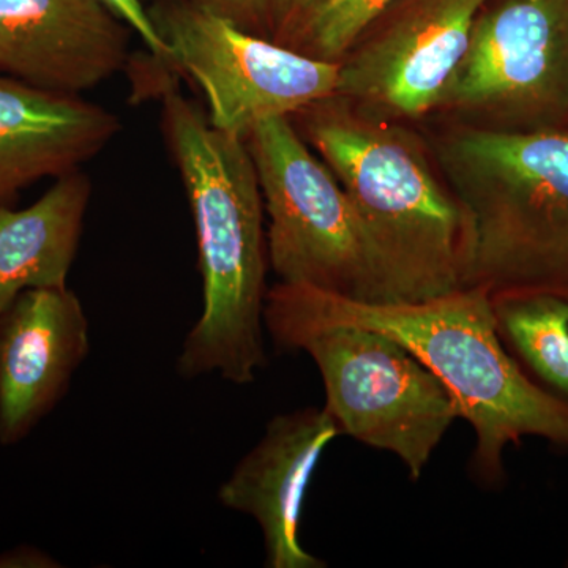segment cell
Here are the masks:
<instances>
[{"label":"cell","mask_w":568,"mask_h":568,"mask_svg":"<svg viewBox=\"0 0 568 568\" xmlns=\"http://www.w3.org/2000/svg\"><path fill=\"white\" fill-rule=\"evenodd\" d=\"M335 324L390 336L440 381L458 418L476 433L473 470L485 484L504 480V452L521 446L525 437L568 450V399L536 386L506 353L485 287L422 302L353 301L306 284L268 287L264 327L272 339Z\"/></svg>","instance_id":"cell-1"},{"label":"cell","mask_w":568,"mask_h":568,"mask_svg":"<svg viewBox=\"0 0 568 568\" xmlns=\"http://www.w3.org/2000/svg\"><path fill=\"white\" fill-rule=\"evenodd\" d=\"M162 132L196 227L203 315L186 334L179 375L219 373L248 386L264 368L267 227L260 179L245 138L215 129L163 71Z\"/></svg>","instance_id":"cell-2"},{"label":"cell","mask_w":568,"mask_h":568,"mask_svg":"<svg viewBox=\"0 0 568 568\" xmlns=\"http://www.w3.org/2000/svg\"><path fill=\"white\" fill-rule=\"evenodd\" d=\"M291 121L345 190L364 231L379 302H422L462 290L470 224L428 144L402 122L335 95Z\"/></svg>","instance_id":"cell-3"},{"label":"cell","mask_w":568,"mask_h":568,"mask_svg":"<svg viewBox=\"0 0 568 568\" xmlns=\"http://www.w3.org/2000/svg\"><path fill=\"white\" fill-rule=\"evenodd\" d=\"M428 148L469 219L465 287L568 301V132L450 122Z\"/></svg>","instance_id":"cell-4"},{"label":"cell","mask_w":568,"mask_h":568,"mask_svg":"<svg viewBox=\"0 0 568 568\" xmlns=\"http://www.w3.org/2000/svg\"><path fill=\"white\" fill-rule=\"evenodd\" d=\"M274 343L313 358L323 377L324 407L342 435L394 454L420 480L458 414L446 387L416 355L381 332L343 324L301 328Z\"/></svg>","instance_id":"cell-5"},{"label":"cell","mask_w":568,"mask_h":568,"mask_svg":"<svg viewBox=\"0 0 568 568\" xmlns=\"http://www.w3.org/2000/svg\"><path fill=\"white\" fill-rule=\"evenodd\" d=\"M245 141L263 193L268 265L280 282L379 302L354 205L291 118L257 123Z\"/></svg>","instance_id":"cell-6"},{"label":"cell","mask_w":568,"mask_h":568,"mask_svg":"<svg viewBox=\"0 0 568 568\" xmlns=\"http://www.w3.org/2000/svg\"><path fill=\"white\" fill-rule=\"evenodd\" d=\"M149 14L170 48V67L200 85L209 121L222 132L245 138L257 123L336 95L339 63L248 31L204 0H164Z\"/></svg>","instance_id":"cell-7"},{"label":"cell","mask_w":568,"mask_h":568,"mask_svg":"<svg viewBox=\"0 0 568 568\" xmlns=\"http://www.w3.org/2000/svg\"><path fill=\"white\" fill-rule=\"evenodd\" d=\"M435 112L500 132L558 129L568 115V0H489Z\"/></svg>","instance_id":"cell-8"},{"label":"cell","mask_w":568,"mask_h":568,"mask_svg":"<svg viewBox=\"0 0 568 568\" xmlns=\"http://www.w3.org/2000/svg\"><path fill=\"white\" fill-rule=\"evenodd\" d=\"M489 0H395L339 61L336 95L386 121L433 114Z\"/></svg>","instance_id":"cell-9"},{"label":"cell","mask_w":568,"mask_h":568,"mask_svg":"<svg viewBox=\"0 0 568 568\" xmlns=\"http://www.w3.org/2000/svg\"><path fill=\"white\" fill-rule=\"evenodd\" d=\"M132 32L102 0H0V73L81 95L130 65Z\"/></svg>","instance_id":"cell-10"},{"label":"cell","mask_w":568,"mask_h":568,"mask_svg":"<svg viewBox=\"0 0 568 568\" xmlns=\"http://www.w3.org/2000/svg\"><path fill=\"white\" fill-rule=\"evenodd\" d=\"M89 349L88 316L69 287L11 302L0 315V446H17L50 416Z\"/></svg>","instance_id":"cell-11"},{"label":"cell","mask_w":568,"mask_h":568,"mask_svg":"<svg viewBox=\"0 0 568 568\" xmlns=\"http://www.w3.org/2000/svg\"><path fill=\"white\" fill-rule=\"evenodd\" d=\"M342 436L325 407L278 414L219 489L224 507L260 526L267 568H325L298 541L306 491L325 448Z\"/></svg>","instance_id":"cell-12"},{"label":"cell","mask_w":568,"mask_h":568,"mask_svg":"<svg viewBox=\"0 0 568 568\" xmlns=\"http://www.w3.org/2000/svg\"><path fill=\"white\" fill-rule=\"evenodd\" d=\"M121 129L114 112L81 95L0 73V205L14 207L33 183L80 171Z\"/></svg>","instance_id":"cell-13"},{"label":"cell","mask_w":568,"mask_h":568,"mask_svg":"<svg viewBox=\"0 0 568 568\" xmlns=\"http://www.w3.org/2000/svg\"><path fill=\"white\" fill-rule=\"evenodd\" d=\"M91 196L80 170L54 179L29 207L0 205V315L24 291L67 286Z\"/></svg>","instance_id":"cell-14"},{"label":"cell","mask_w":568,"mask_h":568,"mask_svg":"<svg viewBox=\"0 0 568 568\" xmlns=\"http://www.w3.org/2000/svg\"><path fill=\"white\" fill-rule=\"evenodd\" d=\"M500 335L549 386L568 399V301L549 294L493 301Z\"/></svg>","instance_id":"cell-15"},{"label":"cell","mask_w":568,"mask_h":568,"mask_svg":"<svg viewBox=\"0 0 568 568\" xmlns=\"http://www.w3.org/2000/svg\"><path fill=\"white\" fill-rule=\"evenodd\" d=\"M395 0H324L275 43L325 62L343 61Z\"/></svg>","instance_id":"cell-16"},{"label":"cell","mask_w":568,"mask_h":568,"mask_svg":"<svg viewBox=\"0 0 568 568\" xmlns=\"http://www.w3.org/2000/svg\"><path fill=\"white\" fill-rule=\"evenodd\" d=\"M122 21L140 36L152 58L156 62L170 67V48L166 47L155 24H153L149 10L141 0H102Z\"/></svg>","instance_id":"cell-17"},{"label":"cell","mask_w":568,"mask_h":568,"mask_svg":"<svg viewBox=\"0 0 568 568\" xmlns=\"http://www.w3.org/2000/svg\"><path fill=\"white\" fill-rule=\"evenodd\" d=\"M204 2L248 31L253 28H264L267 31L268 14L274 0H204Z\"/></svg>","instance_id":"cell-18"},{"label":"cell","mask_w":568,"mask_h":568,"mask_svg":"<svg viewBox=\"0 0 568 568\" xmlns=\"http://www.w3.org/2000/svg\"><path fill=\"white\" fill-rule=\"evenodd\" d=\"M324 0H274L267 22V39L278 40Z\"/></svg>","instance_id":"cell-19"},{"label":"cell","mask_w":568,"mask_h":568,"mask_svg":"<svg viewBox=\"0 0 568 568\" xmlns=\"http://www.w3.org/2000/svg\"><path fill=\"white\" fill-rule=\"evenodd\" d=\"M22 562L31 564V567H50L51 559L39 549H11L0 555V567H26Z\"/></svg>","instance_id":"cell-20"}]
</instances>
